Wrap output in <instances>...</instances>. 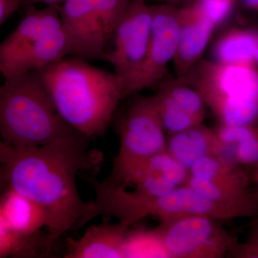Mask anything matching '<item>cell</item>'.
Returning <instances> with one entry per match:
<instances>
[{"label":"cell","instance_id":"3957f363","mask_svg":"<svg viewBox=\"0 0 258 258\" xmlns=\"http://www.w3.org/2000/svg\"><path fill=\"white\" fill-rule=\"evenodd\" d=\"M77 134L56 110L39 71L8 78L0 86V136L5 143L38 147Z\"/></svg>","mask_w":258,"mask_h":258},{"label":"cell","instance_id":"83f0119b","mask_svg":"<svg viewBox=\"0 0 258 258\" xmlns=\"http://www.w3.org/2000/svg\"><path fill=\"white\" fill-rule=\"evenodd\" d=\"M141 1L146 2V3H149V1H155L161 3V4H168V5H176L180 2L183 1V0H141Z\"/></svg>","mask_w":258,"mask_h":258},{"label":"cell","instance_id":"277c9868","mask_svg":"<svg viewBox=\"0 0 258 258\" xmlns=\"http://www.w3.org/2000/svg\"><path fill=\"white\" fill-rule=\"evenodd\" d=\"M87 181L96 194V199L91 201L88 221L98 216L113 217L132 227L147 216L157 217L161 221L189 216H205L217 220L239 218L230 209L185 184L164 196L145 198L124 186L99 181L96 175L89 176Z\"/></svg>","mask_w":258,"mask_h":258},{"label":"cell","instance_id":"4dcf8cb0","mask_svg":"<svg viewBox=\"0 0 258 258\" xmlns=\"http://www.w3.org/2000/svg\"><path fill=\"white\" fill-rule=\"evenodd\" d=\"M0 86H1V85H0Z\"/></svg>","mask_w":258,"mask_h":258},{"label":"cell","instance_id":"52a82bcc","mask_svg":"<svg viewBox=\"0 0 258 258\" xmlns=\"http://www.w3.org/2000/svg\"><path fill=\"white\" fill-rule=\"evenodd\" d=\"M132 0H64L59 6L69 55L106 60L108 44Z\"/></svg>","mask_w":258,"mask_h":258},{"label":"cell","instance_id":"e0dca14e","mask_svg":"<svg viewBox=\"0 0 258 258\" xmlns=\"http://www.w3.org/2000/svg\"><path fill=\"white\" fill-rule=\"evenodd\" d=\"M0 213L13 233L30 237L47 228V217L38 204L13 189H6L0 197Z\"/></svg>","mask_w":258,"mask_h":258},{"label":"cell","instance_id":"4316f807","mask_svg":"<svg viewBox=\"0 0 258 258\" xmlns=\"http://www.w3.org/2000/svg\"><path fill=\"white\" fill-rule=\"evenodd\" d=\"M12 254H15L13 249L10 247L0 245V257H7V256L12 255Z\"/></svg>","mask_w":258,"mask_h":258},{"label":"cell","instance_id":"4fadbf2b","mask_svg":"<svg viewBox=\"0 0 258 258\" xmlns=\"http://www.w3.org/2000/svg\"><path fill=\"white\" fill-rule=\"evenodd\" d=\"M189 174L187 169L164 152L149 159L124 187L132 186L133 192L145 198H159L184 185Z\"/></svg>","mask_w":258,"mask_h":258},{"label":"cell","instance_id":"7c38bea8","mask_svg":"<svg viewBox=\"0 0 258 258\" xmlns=\"http://www.w3.org/2000/svg\"><path fill=\"white\" fill-rule=\"evenodd\" d=\"M69 55V42L62 28L32 45L0 59V74L4 79L40 71Z\"/></svg>","mask_w":258,"mask_h":258},{"label":"cell","instance_id":"8fae6325","mask_svg":"<svg viewBox=\"0 0 258 258\" xmlns=\"http://www.w3.org/2000/svg\"><path fill=\"white\" fill-rule=\"evenodd\" d=\"M179 36L174 57L178 77L188 74L199 61L216 27L204 17L193 1L179 8Z\"/></svg>","mask_w":258,"mask_h":258},{"label":"cell","instance_id":"d6986e66","mask_svg":"<svg viewBox=\"0 0 258 258\" xmlns=\"http://www.w3.org/2000/svg\"><path fill=\"white\" fill-rule=\"evenodd\" d=\"M258 31L234 29L219 38L214 48L215 61L225 64H254Z\"/></svg>","mask_w":258,"mask_h":258},{"label":"cell","instance_id":"d4e9b609","mask_svg":"<svg viewBox=\"0 0 258 258\" xmlns=\"http://www.w3.org/2000/svg\"><path fill=\"white\" fill-rule=\"evenodd\" d=\"M64 1V0H21L22 5L28 7L37 4L60 5Z\"/></svg>","mask_w":258,"mask_h":258},{"label":"cell","instance_id":"5bb4252c","mask_svg":"<svg viewBox=\"0 0 258 258\" xmlns=\"http://www.w3.org/2000/svg\"><path fill=\"white\" fill-rule=\"evenodd\" d=\"M130 226L118 221L88 227L79 240L68 242L66 258H123V246Z\"/></svg>","mask_w":258,"mask_h":258},{"label":"cell","instance_id":"f1b7e54d","mask_svg":"<svg viewBox=\"0 0 258 258\" xmlns=\"http://www.w3.org/2000/svg\"><path fill=\"white\" fill-rule=\"evenodd\" d=\"M254 169H255V171H254L253 174V179L254 183H255L256 184V187H257V191H256V192H257L258 195V166Z\"/></svg>","mask_w":258,"mask_h":258},{"label":"cell","instance_id":"30bf717a","mask_svg":"<svg viewBox=\"0 0 258 258\" xmlns=\"http://www.w3.org/2000/svg\"><path fill=\"white\" fill-rule=\"evenodd\" d=\"M179 23V8L176 5L152 6L149 49L143 69L134 86V95L160 84L168 64L175 57Z\"/></svg>","mask_w":258,"mask_h":258},{"label":"cell","instance_id":"ffe728a7","mask_svg":"<svg viewBox=\"0 0 258 258\" xmlns=\"http://www.w3.org/2000/svg\"><path fill=\"white\" fill-rule=\"evenodd\" d=\"M125 258L169 257L160 226L152 230H131L123 246Z\"/></svg>","mask_w":258,"mask_h":258},{"label":"cell","instance_id":"cb8c5ba5","mask_svg":"<svg viewBox=\"0 0 258 258\" xmlns=\"http://www.w3.org/2000/svg\"><path fill=\"white\" fill-rule=\"evenodd\" d=\"M21 5V0H0V27L18 11Z\"/></svg>","mask_w":258,"mask_h":258},{"label":"cell","instance_id":"6da1fadb","mask_svg":"<svg viewBox=\"0 0 258 258\" xmlns=\"http://www.w3.org/2000/svg\"><path fill=\"white\" fill-rule=\"evenodd\" d=\"M77 134L53 143L18 148L0 140V193L13 189L38 204L47 217L45 252L70 230L81 227L89 209L77 187L81 171L98 173L101 153Z\"/></svg>","mask_w":258,"mask_h":258},{"label":"cell","instance_id":"484cf974","mask_svg":"<svg viewBox=\"0 0 258 258\" xmlns=\"http://www.w3.org/2000/svg\"><path fill=\"white\" fill-rule=\"evenodd\" d=\"M240 2L245 8L258 11V0H240Z\"/></svg>","mask_w":258,"mask_h":258},{"label":"cell","instance_id":"603a6c76","mask_svg":"<svg viewBox=\"0 0 258 258\" xmlns=\"http://www.w3.org/2000/svg\"><path fill=\"white\" fill-rule=\"evenodd\" d=\"M244 242H237L230 257L258 258V216L254 217Z\"/></svg>","mask_w":258,"mask_h":258},{"label":"cell","instance_id":"44dd1931","mask_svg":"<svg viewBox=\"0 0 258 258\" xmlns=\"http://www.w3.org/2000/svg\"><path fill=\"white\" fill-rule=\"evenodd\" d=\"M153 96L161 123L165 132L169 135L203 124L201 120L191 114L182 105L173 99L160 88Z\"/></svg>","mask_w":258,"mask_h":258},{"label":"cell","instance_id":"7a4b0ae2","mask_svg":"<svg viewBox=\"0 0 258 258\" xmlns=\"http://www.w3.org/2000/svg\"><path fill=\"white\" fill-rule=\"evenodd\" d=\"M39 73L56 110L71 128L88 139L104 134L125 98L114 73L73 55Z\"/></svg>","mask_w":258,"mask_h":258},{"label":"cell","instance_id":"2e32d148","mask_svg":"<svg viewBox=\"0 0 258 258\" xmlns=\"http://www.w3.org/2000/svg\"><path fill=\"white\" fill-rule=\"evenodd\" d=\"M166 152L188 170L196 161L210 156L230 160L227 149L219 141L214 129L203 124L170 135L166 142Z\"/></svg>","mask_w":258,"mask_h":258},{"label":"cell","instance_id":"9c48e42d","mask_svg":"<svg viewBox=\"0 0 258 258\" xmlns=\"http://www.w3.org/2000/svg\"><path fill=\"white\" fill-rule=\"evenodd\" d=\"M217 221L205 216L161 221L159 226L169 257H230L238 241Z\"/></svg>","mask_w":258,"mask_h":258},{"label":"cell","instance_id":"9a60e30c","mask_svg":"<svg viewBox=\"0 0 258 258\" xmlns=\"http://www.w3.org/2000/svg\"><path fill=\"white\" fill-rule=\"evenodd\" d=\"M60 5L28 7L26 14L13 32L0 42V59L8 57L62 28Z\"/></svg>","mask_w":258,"mask_h":258},{"label":"cell","instance_id":"7402d4cb","mask_svg":"<svg viewBox=\"0 0 258 258\" xmlns=\"http://www.w3.org/2000/svg\"><path fill=\"white\" fill-rule=\"evenodd\" d=\"M193 3L200 13L217 27L230 16L235 0H193Z\"/></svg>","mask_w":258,"mask_h":258},{"label":"cell","instance_id":"ba28073f","mask_svg":"<svg viewBox=\"0 0 258 258\" xmlns=\"http://www.w3.org/2000/svg\"><path fill=\"white\" fill-rule=\"evenodd\" d=\"M152 21V6L132 0L113 34V47L106 60L113 68L124 97L134 95V86L147 58Z\"/></svg>","mask_w":258,"mask_h":258},{"label":"cell","instance_id":"ac0fdd59","mask_svg":"<svg viewBox=\"0 0 258 258\" xmlns=\"http://www.w3.org/2000/svg\"><path fill=\"white\" fill-rule=\"evenodd\" d=\"M217 138L228 149L236 164L255 169L258 166V128L254 125L220 123L214 129Z\"/></svg>","mask_w":258,"mask_h":258},{"label":"cell","instance_id":"f546056e","mask_svg":"<svg viewBox=\"0 0 258 258\" xmlns=\"http://www.w3.org/2000/svg\"><path fill=\"white\" fill-rule=\"evenodd\" d=\"M254 60H255V62H257L258 63V46L257 50L255 51V54H254Z\"/></svg>","mask_w":258,"mask_h":258},{"label":"cell","instance_id":"5b68a950","mask_svg":"<svg viewBox=\"0 0 258 258\" xmlns=\"http://www.w3.org/2000/svg\"><path fill=\"white\" fill-rule=\"evenodd\" d=\"M181 78L198 91L220 123L254 125L258 119V72L254 64L200 60Z\"/></svg>","mask_w":258,"mask_h":258},{"label":"cell","instance_id":"8992f818","mask_svg":"<svg viewBox=\"0 0 258 258\" xmlns=\"http://www.w3.org/2000/svg\"><path fill=\"white\" fill-rule=\"evenodd\" d=\"M164 152L165 131L154 96H137L120 125L119 149L105 181L126 186L149 159Z\"/></svg>","mask_w":258,"mask_h":258}]
</instances>
